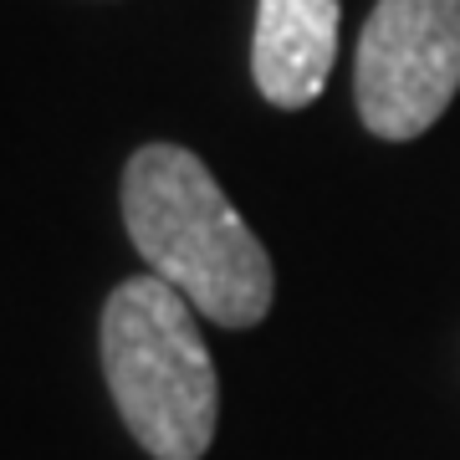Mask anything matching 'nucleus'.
Listing matches in <instances>:
<instances>
[{"label": "nucleus", "instance_id": "7ed1b4c3", "mask_svg": "<svg viewBox=\"0 0 460 460\" xmlns=\"http://www.w3.org/2000/svg\"><path fill=\"white\" fill-rule=\"evenodd\" d=\"M460 93V0H378L358 41L353 98L374 138L404 144Z\"/></svg>", "mask_w": 460, "mask_h": 460}, {"label": "nucleus", "instance_id": "f03ea898", "mask_svg": "<svg viewBox=\"0 0 460 460\" xmlns=\"http://www.w3.org/2000/svg\"><path fill=\"white\" fill-rule=\"evenodd\" d=\"M102 378L123 425L154 460H199L220 420V378L195 307L169 281H123L102 307Z\"/></svg>", "mask_w": 460, "mask_h": 460}, {"label": "nucleus", "instance_id": "f257e3e1", "mask_svg": "<svg viewBox=\"0 0 460 460\" xmlns=\"http://www.w3.org/2000/svg\"><path fill=\"white\" fill-rule=\"evenodd\" d=\"M123 226L148 271L220 328H256L277 277L256 230L226 199L199 154L144 144L123 169Z\"/></svg>", "mask_w": 460, "mask_h": 460}, {"label": "nucleus", "instance_id": "20e7f679", "mask_svg": "<svg viewBox=\"0 0 460 460\" xmlns=\"http://www.w3.org/2000/svg\"><path fill=\"white\" fill-rule=\"evenodd\" d=\"M338 0H261L251 36V77L271 108H313L338 57Z\"/></svg>", "mask_w": 460, "mask_h": 460}]
</instances>
